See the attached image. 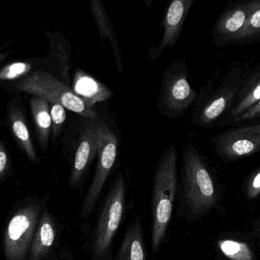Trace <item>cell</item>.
I'll return each instance as SVG.
<instances>
[{"label": "cell", "instance_id": "1", "mask_svg": "<svg viewBox=\"0 0 260 260\" xmlns=\"http://www.w3.org/2000/svg\"><path fill=\"white\" fill-rule=\"evenodd\" d=\"M177 198L176 217L186 222H193L207 215L218 200L212 172L191 141L182 154Z\"/></svg>", "mask_w": 260, "mask_h": 260}, {"label": "cell", "instance_id": "2", "mask_svg": "<svg viewBox=\"0 0 260 260\" xmlns=\"http://www.w3.org/2000/svg\"><path fill=\"white\" fill-rule=\"evenodd\" d=\"M177 151L171 145L160 156L151 192V251L157 254L163 246L172 218L178 189Z\"/></svg>", "mask_w": 260, "mask_h": 260}, {"label": "cell", "instance_id": "3", "mask_svg": "<svg viewBox=\"0 0 260 260\" xmlns=\"http://www.w3.org/2000/svg\"><path fill=\"white\" fill-rule=\"evenodd\" d=\"M48 199V195L32 194L13 205L2 232L4 260L26 259Z\"/></svg>", "mask_w": 260, "mask_h": 260}, {"label": "cell", "instance_id": "4", "mask_svg": "<svg viewBox=\"0 0 260 260\" xmlns=\"http://www.w3.org/2000/svg\"><path fill=\"white\" fill-rule=\"evenodd\" d=\"M127 184L122 172L113 180L98 215L91 241V260H113L114 238L123 221Z\"/></svg>", "mask_w": 260, "mask_h": 260}, {"label": "cell", "instance_id": "5", "mask_svg": "<svg viewBox=\"0 0 260 260\" xmlns=\"http://www.w3.org/2000/svg\"><path fill=\"white\" fill-rule=\"evenodd\" d=\"M16 88L22 93L40 96L50 103H58L66 109L79 114L81 117L100 119L95 108L90 107L74 93L71 87L45 70H37L24 76L17 82Z\"/></svg>", "mask_w": 260, "mask_h": 260}, {"label": "cell", "instance_id": "6", "mask_svg": "<svg viewBox=\"0 0 260 260\" xmlns=\"http://www.w3.org/2000/svg\"><path fill=\"white\" fill-rule=\"evenodd\" d=\"M189 75L183 60H175L165 69L157 102V109L165 117H182L197 99L198 92L189 83Z\"/></svg>", "mask_w": 260, "mask_h": 260}, {"label": "cell", "instance_id": "7", "mask_svg": "<svg viewBox=\"0 0 260 260\" xmlns=\"http://www.w3.org/2000/svg\"><path fill=\"white\" fill-rule=\"evenodd\" d=\"M243 73L241 67H235L214 91L198 93L191 119L192 125L206 128L218 125L241 90Z\"/></svg>", "mask_w": 260, "mask_h": 260}, {"label": "cell", "instance_id": "8", "mask_svg": "<svg viewBox=\"0 0 260 260\" xmlns=\"http://www.w3.org/2000/svg\"><path fill=\"white\" fill-rule=\"evenodd\" d=\"M97 163L91 184L81 204L79 217L87 220L102 195L118 154V138L102 120L97 121Z\"/></svg>", "mask_w": 260, "mask_h": 260}, {"label": "cell", "instance_id": "9", "mask_svg": "<svg viewBox=\"0 0 260 260\" xmlns=\"http://www.w3.org/2000/svg\"><path fill=\"white\" fill-rule=\"evenodd\" d=\"M215 151L226 162L237 161L260 151V122L248 126L231 127L212 139Z\"/></svg>", "mask_w": 260, "mask_h": 260}, {"label": "cell", "instance_id": "10", "mask_svg": "<svg viewBox=\"0 0 260 260\" xmlns=\"http://www.w3.org/2000/svg\"><path fill=\"white\" fill-rule=\"evenodd\" d=\"M98 120L99 119L82 117L79 138L69 180L70 189H79L83 187L90 167L97 157Z\"/></svg>", "mask_w": 260, "mask_h": 260}, {"label": "cell", "instance_id": "11", "mask_svg": "<svg viewBox=\"0 0 260 260\" xmlns=\"http://www.w3.org/2000/svg\"><path fill=\"white\" fill-rule=\"evenodd\" d=\"M62 232V224L47 208L40 220L25 260H57Z\"/></svg>", "mask_w": 260, "mask_h": 260}, {"label": "cell", "instance_id": "12", "mask_svg": "<svg viewBox=\"0 0 260 260\" xmlns=\"http://www.w3.org/2000/svg\"><path fill=\"white\" fill-rule=\"evenodd\" d=\"M253 1L237 3L219 15L212 27L215 46L221 47L235 43L245 27L253 8Z\"/></svg>", "mask_w": 260, "mask_h": 260}, {"label": "cell", "instance_id": "13", "mask_svg": "<svg viewBox=\"0 0 260 260\" xmlns=\"http://www.w3.org/2000/svg\"><path fill=\"white\" fill-rule=\"evenodd\" d=\"M193 0H174L171 2L165 12L161 27L165 28L161 40L157 47H151L148 56L151 61L157 59L165 49L175 45L181 35L186 16L192 7Z\"/></svg>", "mask_w": 260, "mask_h": 260}, {"label": "cell", "instance_id": "14", "mask_svg": "<svg viewBox=\"0 0 260 260\" xmlns=\"http://www.w3.org/2000/svg\"><path fill=\"white\" fill-rule=\"evenodd\" d=\"M260 100V64L243 80L241 90L218 126H229L231 122Z\"/></svg>", "mask_w": 260, "mask_h": 260}, {"label": "cell", "instance_id": "15", "mask_svg": "<svg viewBox=\"0 0 260 260\" xmlns=\"http://www.w3.org/2000/svg\"><path fill=\"white\" fill-rule=\"evenodd\" d=\"M72 90L90 107L98 102L108 100L114 96L111 89L83 70L78 69L73 75Z\"/></svg>", "mask_w": 260, "mask_h": 260}, {"label": "cell", "instance_id": "16", "mask_svg": "<svg viewBox=\"0 0 260 260\" xmlns=\"http://www.w3.org/2000/svg\"><path fill=\"white\" fill-rule=\"evenodd\" d=\"M113 260H147L143 223L137 215L126 227L120 248Z\"/></svg>", "mask_w": 260, "mask_h": 260}, {"label": "cell", "instance_id": "17", "mask_svg": "<svg viewBox=\"0 0 260 260\" xmlns=\"http://www.w3.org/2000/svg\"><path fill=\"white\" fill-rule=\"evenodd\" d=\"M90 8H91V15L97 25L99 37L103 39L109 40L114 51L117 70L120 73H123V66L122 64L121 56H120L118 40L114 32V27L110 21L108 12L100 0H91Z\"/></svg>", "mask_w": 260, "mask_h": 260}, {"label": "cell", "instance_id": "18", "mask_svg": "<svg viewBox=\"0 0 260 260\" xmlns=\"http://www.w3.org/2000/svg\"><path fill=\"white\" fill-rule=\"evenodd\" d=\"M30 105L36 127L38 143L42 149H46L48 146L52 128L50 102L44 98L33 96L30 99Z\"/></svg>", "mask_w": 260, "mask_h": 260}, {"label": "cell", "instance_id": "19", "mask_svg": "<svg viewBox=\"0 0 260 260\" xmlns=\"http://www.w3.org/2000/svg\"><path fill=\"white\" fill-rule=\"evenodd\" d=\"M10 124L14 137L16 139L18 145L21 147L27 158L34 164L39 163V158L32 143L24 116L18 109L11 111Z\"/></svg>", "mask_w": 260, "mask_h": 260}, {"label": "cell", "instance_id": "20", "mask_svg": "<svg viewBox=\"0 0 260 260\" xmlns=\"http://www.w3.org/2000/svg\"><path fill=\"white\" fill-rule=\"evenodd\" d=\"M260 41V0H253L250 16L241 35L234 44L244 45Z\"/></svg>", "mask_w": 260, "mask_h": 260}, {"label": "cell", "instance_id": "21", "mask_svg": "<svg viewBox=\"0 0 260 260\" xmlns=\"http://www.w3.org/2000/svg\"><path fill=\"white\" fill-rule=\"evenodd\" d=\"M221 251L232 260H254L253 252L245 243L232 240H224L218 242Z\"/></svg>", "mask_w": 260, "mask_h": 260}, {"label": "cell", "instance_id": "22", "mask_svg": "<svg viewBox=\"0 0 260 260\" xmlns=\"http://www.w3.org/2000/svg\"><path fill=\"white\" fill-rule=\"evenodd\" d=\"M30 63H12L0 70V81H10L27 76L32 68Z\"/></svg>", "mask_w": 260, "mask_h": 260}, {"label": "cell", "instance_id": "23", "mask_svg": "<svg viewBox=\"0 0 260 260\" xmlns=\"http://www.w3.org/2000/svg\"><path fill=\"white\" fill-rule=\"evenodd\" d=\"M50 104V117H51V133L53 139L59 137L63 129L67 120V111L65 107L60 104Z\"/></svg>", "mask_w": 260, "mask_h": 260}, {"label": "cell", "instance_id": "24", "mask_svg": "<svg viewBox=\"0 0 260 260\" xmlns=\"http://www.w3.org/2000/svg\"><path fill=\"white\" fill-rule=\"evenodd\" d=\"M260 122V100L231 122V127L248 126Z\"/></svg>", "mask_w": 260, "mask_h": 260}, {"label": "cell", "instance_id": "25", "mask_svg": "<svg viewBox=\"0 0 260 260\" xmlns=\"http://www.w3.org/2000/svg\"><path fill=\"white\" fill-rule=\"evenodd\" d=\"M12 166L9 154L3 143L0 141V183L10 175Z\"/></svg>", "mask_w": 260, "mask_h": 260}, {"label": "cell", "instance_id": "26", "mask_svg": "<svg viewBox=\"0 0 260 260\" xmlns=\"http://www.w3.org/2000/svg\"><path fill=\"white\" fill-rule=\"evenodd\" d=\"M250 192L251 195L250 197H254L260 192V167L256 171L255 175L252 179L251 183H250Z\"/></svg>", "mask_w": 260, "mask_h": 260}, {"label": "cell", "instance_id": "27", "mask_svg": "<svg viewBox=\"0 0 260 260\" xmlns=\"http://www.w3.org/2000/svg\"><path fill=\"white\" fill-rule=\"evenodd\" d=\"M59 257L60 260H73V253L69 249H64L59 251Z\"/></svg>", "mask_w": 260, "mask_h": 260}, {"label": "cell", "instance_id": "28", "mask_svg": "<svg viewBox=\"0 0 260 260\" xmlns=\"http://www.w3.org/2000/svg\"><path fill=\"white\" fill-rule=\"evenodd\" d=\"M6 54L5 53H0V62H1L3 60H4L6 58Z\"/></svg>", "mask_w": 260, "mask_h": 260}]
</instances>
